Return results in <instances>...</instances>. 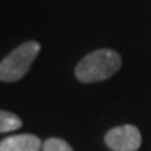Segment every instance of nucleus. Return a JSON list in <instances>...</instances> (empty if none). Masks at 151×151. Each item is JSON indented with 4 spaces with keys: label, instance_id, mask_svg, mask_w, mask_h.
I'll list each match as a JSON object with an SVG mask.
<instances>
[{
    "label": "nucleus",
    "instance_id": "f257e3e1",
    "mask_svg": "<svg viewBox=\"0 0 151 151\" xmlns=\"http://www.w3.org/2000/svg\"><path fill=\"white\" fill-rule=\"evenodd\" d=\"M123 59L113 49H97L87 54L76 65V77L84 84L101 82L109 79L121 69Z\"/></svg>",
    "mask_w": 151,
    "mask_h": 151
},
{
    "label": "nucleus",
    "instance_id": "f03ea898",
    "mask_svg": "<svg viewBox=\"0 0 151 151\" xmlns=\"http://www.w3.org/2000/svg\"><path fill=\"white\" fill-rule=\"evenodd\" d=\"M40 52V44L29 40L14 49L5 59L0 62V81L17 82L30 70V65Z\"/></svg>",
    "mask_w": 151,
    "mask_h": 151
},
{
    "label": "nucleus",
    "instance_id": "7ed1b4c3",
    "mask_svg": "<svg viewBox=\"0 0 151 151\" xmlns=\"http://www.w3.org/2000/svg\"><path fill=\"white\" fill-rule=\"evenodd\" d=\"M104 143L113 151H138L141 148V133L133 124H123L109 129Z\"/></svg>",
    "mask_w": 151,
    "mask_h": 151
},
{
    "label": "nucleus",
    "instance_id": "20e7f679",
    "mask_svg": "<svg viewBox=\"0 0 151 151\" xmlns=\"http://www.w3.org/2000/svg\"><path fill=\"white\" fill-rule=\"evenodd\" d=\"M42 145L35 134H14L0 141V151H40Z\"/></svg>",
    "mask_w": 151,
    "mask_h": 151
},
{
    "label": "nucleus",
    "instance_id": "39448f33",
    "mask_svg": "<svg viewBox=\"0 0 151 151\" xmlns=\"http://www.w3.org/2000/svg\"><path fill=\"white\" fill-rule=\"evenodd\" d=\"M20 126L22 121L17 114L0 109V133H10V131L19 129Z\"/></svg>",
    "mask_w": 151,
    "mask_h": 151
},
{
    "label": "nucleus",
    "instance_id": "423d86ee",
    "mask_svg": "<svg viewBox=\"0 0 151 151\" xmlns=\"http://www.w3.org/2000/svg\"><path fill=\"white\" fill-rule=\"evenodd\" d=\"M42 151H74L70 148V145L67 141L60 139V138H49L44 141Z\"/></svg>",
    "mask_w": 151,
    "mask_h": 151
}]
</instances>
